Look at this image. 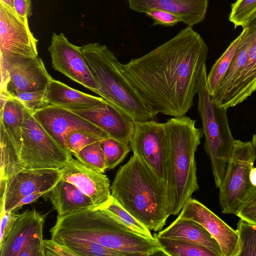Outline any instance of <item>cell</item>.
I'll use <instances>...</instances> for the list:
<instances>
[{
  "label": "cell",
  "mask_w": 256,
  "mask_h": 256,
  "mask_svg": "<svg viewBox=\"0 0 256 256\" xmlns=\"http://www.w3.org/2000/svg\"><path fill=\"white\" fill-rule=\"evenodd\" d=\"M252 142V143L256 152V134L253 135Z\"/></svg>",
  "instance_id": "43"
},
{
  "label": "cell",
  "mask_w": 256,
  "mask_h": 256,
  "mask_svg": "<svg viewBox=\"0 0 256 256\" xmlns=\"http://www.w3.org/2000/svg\"><path fill=\"white\" fill-rule=\"evenodd\" d=\"M45 130L66 152L67 137L71 132H82L100 140L110 137L105 132L69 109L49 105L32 113Z\"/></svg>",
  "instance_id": "14"
},
{
  "label": "cell",
  "mask_w": 256,
  "mask_h": 256,
  "mask_svg": "<svg viewBox=\"0 0 256 256\" xmlns=\"http://www.w3.org/2000/svg\"><path fill=\"white\" fill-rule=\"evenodd\" d=\"M65 246L76 256H125L119 252L108 248L98 244L80 239L58 238L54 240Z\"/></svg>",
  "instance_id": "27"
},
{
  "label": "cell",
  "mask_w": 256,
  "mask_h": 256,
  "mask_svg": "<svg viewBox=\"0 0 256 256\" xmlns=\"http://www.w3.org/2000/svg\"><path fill=\"white\" fill-rule=\"evenodd\" d=\"M42 196L46 200H49L57 211V218L95 206L88 196L62 177L57 184Z\"/></svg>",
  "instance_id": "20"
},
{
  "label": "cell",
  "mask_w": 256,
  "mask_h": 256,
  "mask_svg": "<svg viewBox=\"0 0 256 256\" xmlns=\"http://www.w3.org/2000/svg\"><path fill=\"white\" fill-rule=\"evenodd\" d=\"M14 8L22 17L28 18L32 15L31 0H14Z\"/></svg>",
  "instance_id": "39"
},
{
  "label": "cell",
  "mask_w": 256,
  "mask_h": 256,
  "mask_svg": "<svg viewBox=\"0 0 256 256\" xmlns=\"http://www.w3.org/2000/svg\"><path fill=\"white\" fill-rule=\"evenodd\" d=\"M46 90L37 92H19L13 94L11 98L16 99L26 108L34 112L48 106L46 98Z\"/></svg>",
  "instance_id": "33"
},
{
  "label": "cell",
  "mask_w": 256,
  "mask_h": 256,
  "mask_svg": "<svg viewBox=\"0 0 256 256\" xmlns=\"http://www.w3.org/2000/svg\"><path fill=\"white\" fill-rule=\"evenodd\" d=\"M132 10L145 13L156 8L172 13L180 22L192 27L205 18L208 0H128Z\"/></svg>",
  "instance_id": "19"
},
{
  "label": "cell",
  "mask_w": 256,
  "mask_h": 256,
  "mask_svg": "<svg viewBox=\"0 0 256 256\" xmlns=\"http://www.w3.org/2000/svg\"><path fill=\"white\" fill-rule=\"evenodd\" d=\"M242 28L240 34V40L230 66L214 94L211 96L212 102L220 98L228 90L239 70L246 63L252 40V32L250 26L247 24L242 26Z\"/></svg>",
  "instance_id": "23"
},
{
  "label": "cell",
  "mask_w": 256,
  "mask_h": 256,
  "mask_svg": "<svg viewBox=\"0 0 256 256\" xmlns=\"http://www.w3.org/2000/svg\"><path fill=\"white\" fill-rule=\"evenodd\" d=\"M0 70L7 82L6 92L0 96L11 98L19 92L46 90L52 79L42 60L33 58L0 56Z\"/></svg>",
  "instance_id": "11"
},
{
  "label": "cell",
  "mask_w": 256,
  "mask_h": 256,
  "mask_svg": "<svg viewBox=\"0 0 256 256\" xmlns=\"http://www.w3.org/2000/svg\"><path fill=\"white\" fill-rule=\"evenodd\" d=\"M186 116L165 122L167 150L168 214L177 215L199 189L195 154L204 134Z\"/></svg>",
  "instance_id": "3"
},
{
  "label": "cell",
  "mask_w": 256,
  "mask_h": 256,
  "mask_svg": "<svg viewBox=\"0 0 256 256\" xmlns=\"http://www.w3.org/2000/svg\"><path fill=\"white\" fill-rule=\"evenodd\" d=\"M84 58L98 86L100 96L130 115L136 122L150 120L158 113L129 83L121 64L106 46H82Z\"/></svg>",
  "instance_id": "4"
},
{
  "label": "cell",
  "mask_w": 256,
  "mask_h": 256,
  "mask_svg": "<svg viewBox=\"0 0 256 256\" xmlns=\"http://www.w3.org/2000/svg\"><path fill=\"white\" fill-rule=\"evenodd\" d=\"M46 216L35 208L18 214L2 246L0 256H45L43 228Z\"/></svg>",
  "instance_id": "10"
},
{
  "label": "cell",
  "mask_w": 256,
  "mask_h": 256,
  "mask_svg": "<svg viewBox=\"0 0 256 256\" xmlns=\"http://www.w3.org/2000/svg\"><path fill=\"white\" fill-rule=\"evenodd\" d=\"M256 10V0H236L231 6L229 20L234 28L243 26Z\"/></svg>",
  "instance_id": "32"
},
{
  "label": "cell",
  "mask_w": 256,
  "mask_h": 256,
  "mask_svg": "<svg viewBox=\"0 0 256 256\" xmlns=\"http://www.w3.org/2000/svg\"><path fill=\"white\" fill-rule=\"evenodd\" d=\"M0 124L3 126L10 139L21 150L25 106L14 98H0Z\"/></svg>",
  "instance_id": "24"
},
{
  "label": "cell",
  "mask_w": 256,
  "mask_h": 256,
  "mask_svg": "<svg viewBox=\"0 0 256 256\" xmlns=\"http://www.w3.org/2000/svg\"><path fill=\"white\" fill-rule=\"evenodd\" d=\"M14 210L4 211V209L0 210V248L2 246L16 221L18 214Z\"/></svg>",
  "instance_id": "37"
},
{
  "label": "cell",
  "mask_w": 256,
  "mask_h": 256,
  "mask_svg": "<svg viewBox=\"0 0 256 256\" xmlns=\"http://www.w3.org/2000/svg\"><path fill=\"white\" fill-rule=\"evenodd\" d=\"M145 14L153 20L154 26H172L180 22V18L174 14L161 10L152 8Z\"/></svg>",
  "instance_id": "36"
},
{
  "label": "cell",
  "mask_w": 256,
  "mask_h": 256,
  "mask_svg": "<svg viewBox=\"0 0 256 256\" xmlns=\"http://www.w3.org/2000/svg\"><path fill=\"white\" fill-rule=\"evenodd\" d=\"M70 110L105 132L110 137L130 144L136 121L126 112L106 99L90 108Z\"/></svg>",
  "instance_id": "17"
},
{
  "label": "cell",
  "mask_w": 256,
  "mask_h": 256,
  "mask_svg": "<svg viewBox=\"0 0 256 256\" xmlns=\"http://www.w3.org/2000/svg\"><path fill=\"white\" fill-rule=\"evenodd\" d=\"M206 78V65L200 76L197 92L198 112L205 138L204 150L210 162L216 186L218 188L232 155L236 140L230 128L227 110L212 101Z\"/></svg>",
  "instance_id": "6"
},
{
  "label": "cell",
  "mask_w": 256,
  "mask_h": 256,
  "mask_svg": "<svg viewBox=\"0 0 256 256\" xmlns=\"http://www.w3.org/2000/svg\"><path fill=\"white\" fill-rule=\"evenodd\" d=\"M0 2L9 7L14 8V0H0Z\"/></svg>",
  "instance_id": "42"
},
{
  "label": "cell",
  "mask_w": 256,
  "mask_h": 256,
  "mask_svg": "<svg viewBox=\"0 0 256 256\" xmlns=\"http://www.w3.org/2000/svg\"><path fill=\"white\" fill-rule=\"evenodd\" d=\"M45 194V192H37L23 198L18 204L17 208L35 202L37 199Z\"/></svg>",
  "instance_id": "40"
},
{
  "label": "cell",
  "mask_w": 256,
  "mask_h": 256,
  "mask_svg": "<svg viewBox=\"0 0 256 256\" xmlns=\"http://www.w3.org/2000/svg\"><path fill=\"white\" fill-rule=\"evenodd\" d=\"M236 230L240 242L239 256H256V226L240 219Z\"/></svg>",
  "instance_id": "31"
},
{
  "label": "cell",
  "mask_w": 256,
  "mask_h": 256,
  "mask_svg": "<svg viewBox=\"0 0 256 256\" xmlns=\"http://www.w3.org/2000/svg\"><path fill=\"white\" fill-rule=\"evenodd\" d=\"M28 18L20 16L14 8L0 2V56H38V40L30 29Z\"/></svg>",
  "instance_id": "12"
},
{
  "label": "cell",
  "mask_w": 256,
  "mask_h": 256,
  "mask_svg": "<svg viewBox=\"0 0 256 256\" xmlns=\"http://www.w3.org/2000/svg\"><path fill=\"white\" fill-rule=\"evenodd\" d=\"M102 208L116 216L126 226L144 236L153 238L150 230L142 222L129 213L114 198L111 196Z\"/></svg>",
  "instance_id": "28"
},
{
  "label": "cell",
  "mask_w": 256,
  "mask_h": 256,
  "mask_svg": "<svg viewBox=\"0 0 256 256\" xmlns=\"http://www.w3.org/2000/svg\"><path fill=\"white\" fill-rule=\"evenodd\" d=\"M130 146L167 188V150L164 123L153 120L135 122Z\"/></svg>",
  "instance_id": "9"
},
{
  "label": "cell",
  "mask_w": 256,
  "mask_h": 256,
  "mask_svg": "<svg viewBox=\"0 0 256 256\" xmlns=\"http://www.w3.org/2000/svg\"><path fill=\"white\" fill-rule=\"evenodd\" d=\"M74 156L83 165L94 172L104 174L106 170L101 140L88 145Z\"/></svg>",
  "instance_id": "29"
},
{
  "label": "cell",
  "mask_w": 256,
  "mask_h": 256,
  "mask_svg": "<svg viewBox=\"0 0 256 256\" xmlns=\"http://www.w3.org/2000/svg\"><path fill=\"white\" fill-rule=\"evenodd\" d=\"M100 140H102L80 132H71L67 137L69 150L74 156L85 146Z\"/></svg>",
  "instance_id": "34"
},
{
  "label": "cell",
  "mask_w": 256,
  "mask_h": 256,
  "mask_svg": "<svg viewBox=\"0 0 256 256\" xmlns=\"http://www.w3.org/2000/svg\"><path fill=\"white\" fill-rule=\"evenodd\" d=\"M46 98L48 106H58L71 110L90 108L105 100L75 90L53 78L47 87Z\"/></svg>",
  "instance_id": "21"
},
{
  "label": "cell",
  "mask_w": 256,
  "mask_h": 256,
  "mask_svg": "<svg viewBox=\"0 0 256 256\" xmlns=\"http://www.w3.org/2000/svg\"><path fill=\"white\" fill-rule=\"evenodd\" d=\"M208 46L191 26L146 54L121 64L129 83L158 113L184 116L194 105Z\"/></svg>",
  "instance_id": "1"
},
{
  "label": "cell",
  "mask_w": 256,
  "mask_h": 256,
  "mask_svg": "<svg viewBox=\"0 0 256 256\" xmlns=\"http://www.w3.org/2000/svg\"><path fill=\"white\" fill-rule=\"evenodd\" d=\"M160 237L180 240L200 244L222 256L220 247L211 234L200 224L190 220L178 218L167 228L154 234Z\"/></svg>",
  "instance_id": "22"
},
{
  "label": "cell",
  "mask_w": 256,
  "mask_h": 256,
  "mask_svg": "<svg viewBox=\"0 0 256 256\" xmlns=\"http://www.w3.org/2000/svg\"><path fill=\"white\" fill-rule=\"evenodd\" d=\"M250 180L251 184L256 186V167H252L250 173Z\"/></svg>",
  "instance_id": "41"
},
{
  "label": "cell",
  "mask_w": 256,
  "mask_h": 256,
  "mask_svg": "<svg viewBox=\"0 0 256 256\" xmlns=\"http://www.w3.org/2000/svg\"><path fill=\"white\" fill-rule=\"evenodd\" d=\"M178 218L192 220L202 226L217 242L222 256H239L240 242L236 230L198 200L190 198Z\"/></svg>",
  "instance_id": "16"
},
{
  "label": "cell",
  "mask_w": 256,
  "mask_h": 256,
  "mask_svg": "<svg viewBox=\"0 0 256 256\" xmlns=\"http://www.w3.org/2000/svg\"><path fill=\"white\" fill-rule=\"evenodd\" d=\"M104 153L106 170L115 168L126 157L131 150L130 144H126L110 137L101 140Z\"/></svg>",
  "instance_id": "30"
},
{
  "label": "cell",
  "mask_w": 256,
  "mask_h": 256,
  "mask_svg": "<svg viewBox=\"0 0 256 256\" xmlns=\"http://www.w3.org/2000/svg\"><path fill=\"white\" fill-rule=\"evenodd\" d=\"M60 170L62 178L77 186L96 206H104L110 198V181L104 174L94 172L74 158Z\"/></svg>",
  "instance_id": "18"
},
{
  "label": "cell",
  "mask_w": 256,
  "mask_h": 256,
  "mask_svg": "<svg viewBox=\"0 0 256 256\" xmlns=\"http://www.w3.org/2000/svg\"><path fill=\"white\" fill-rule=\"evenodd\" d=\"M256 160L252 142L236 140L219 189V203L224 214H237L256 186L250 180V173Z\"/></svg>",
  "instance_id": "7"
},
{
  "label": "cell",
  "mask_w": 256,
  "mask_h": 256,
  "mask_svg": "<svg viewBox=\"0 0 256 256\" xmlns=\"http://www.w3.org/2000/svg\"><path fill=\"white\" fill-rule=\"evenodd\" d=\"M240 38V34L230 44L225 52L214 64L207 75V88L211 96L214 94L226 74Z\"/></svg>",
  "instance_id": "26"
},
{
  "label": "cell",
  "mask_w": 256,
  "mask_h": 256,
  "mask_svg": "<svg viewBox=\"0 0 256 256\" xmlns=\"http://www.w3.org/2000/svg\"><path fill=\"white\" fill-rule=\"evenodd\" d=\"M53 68L100 96L98 86L82 54L63 32L52 34L48 47Z\"/></svg>",
  "instance_id": "13"
},
{
  "label": "cell",
  "mask_w": 256,
  "mask_h": 256,
  "mask_svg": "<svg viewBox=\"0 0 256 256\" xmlns=\"http://www.w3.org/2000/svg\"><path fill=\"white\" fill-rule=\"evenodd\" d=\"M154 237L168 256H216L210 250L200 244L187 241L160 237Z\"/></svg>",
  "instance_id": "25"
},
{
  "label": "cell",
  "mask_w": 256,
  "mask_h": 256,
  "mask_svg": "<svg viewBox=\"0 0 256 256\" xmlns=\"http://www.w3.org/2000/svg\"><path fill=\"white\" fill-rule=\"evenodd\" d=\"M33 112L25 107L22 126L21 158L24 169H58L73 159L34 118Z\"/></svg>",
  "instance_id": "8"
},
{
  "label": "cell",
  "mask_w": 256,
  "mask_h": 256,
  "mask_svg": "<svg viewBox=\"0 0 256 256\" xmlns=\"http://www.w3.org/2000/svg\"><path fill=\"white\" fill-rule=\"evenodd\" d=\"M110 190L112 196L150 230H162L169 216L166 186L136 154L118 170Z\"/></svg>",
  "instance_id": "2"
},
{
  "label": "cell",
  "mask_w": 256,
  "mask_h": 256,
  "mask_svg": "<svg viewBox=\"0 0 256 256\" xmlns=\"http://www.w3.org/2000/svg\"><path fill=\"white\" fill-rule=\"evenodd\" d=\"M236 216L240 219L256 226V187L247 198Z\"/></svg>",
  "instance_id": "35"
},
{
  "label": "cell",
  "mask_w": 256,
  "mask_h": 256,
  "mask_svg": "<svg viewBox=\"0 0 256 256\" xmlns=\"http://www.w3.org/2000/svg\"><path fill=\"white\" fill-rule=\"evenodd\" d=\"M50 232L53 240H84L120 252H126L134 240L133 232L116 216L96 206L57 218Z\"/></svg>",
  "instance_id": "5"
},
{
  "label": "cell",
  "mask_w": 256,
  "mask_h": 256,
  "mask_svg": "<svg viewBox=\"0 0 256 256\" xmlns=\"http://www.w3.org/2000/svg\"><path fill=\"white\" fill-rule=\"evenodd\" d=\"M60 170L24 169L9 178L4 196L0 198V210H14L21 200L37 192H47L60 180Z\"/></svg>",
  "instance_id": "15"
},
{
  "label": "cell",
  "mask_w": 256,
  "mask_h": 256,
  "mask_svg": "<svg viewBox=\"0 0 256 256\" xmlns=\"http://www.w3.org/2000/svg\"><path fill=\"white\" fill-rule=\"evenodd\" d=\"M45 256H76L65 246L50 238L44 240Z\"/></svg>",
  "instance_id": "38"
}]
</instances>
